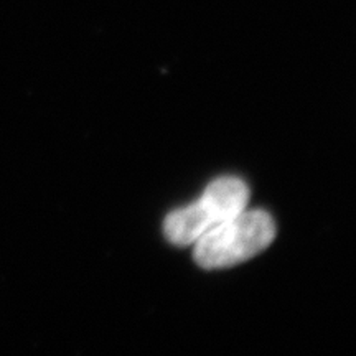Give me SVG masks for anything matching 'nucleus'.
Wrapping results in <instances>:
<instances>
[{
	"instance_id": "1",
	"label": "nucleus",
	"mask_w": 356,
	"mask_h": 356,
	"mask_svg": "<svg viewBox=\"0 0 356 356\" xmlns=\"http://www.w3.org/2000/svg\"><path fill=\"white\" fill-rule=\"evenodd\" d=\"M275 222L264 210H243L195 241V261L203 269H225L249 261L270 246Z\"/></svg>"
},
{
	"instance_id": "2",
	"label": "nucleus",
	"mask_w": 356,
	"mask_h": 356,
	"mask_svg": "<svg viewBox=\"0 0 356 356\" xmlns=\"http://www.w3.org/2000/svg\"><path fill=\"white\" fill-rule=\"evenodd\" d=\"M249 188L241 178L213 180L197 202L172 211L163 221V233L175 246H188L204 233L248 208Z\"/></svg>"
}]
</instances>
